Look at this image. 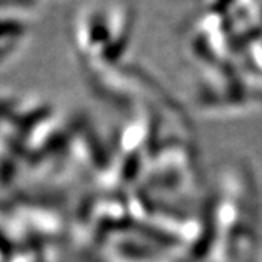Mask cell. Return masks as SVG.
Masks as SVG:
<instances>
[{
  "mask_svg": "<svg viewBox=\"0 0 262 262\" xmlns=\"http://www.w3.org/2000/svg\"><path fill=\"white\" fill-rule=\"evenodd\" d=\"M133 27L135 13L128 7L87 8L76 24L78 46L90 59L117 62L129 45Z\"/></svg>",
  "mask_w": 262,
  "mask_h": 262,
  "instance_id": "1",
  "label": "cell"
},
{
  "mask_svg": "<svg viewBox=\"0 0 262 262\" xmlns=\"http://www.w3.org/2000/svg\"><path fill=\"white\" fill-rule=\"evenodd\" d=\"M29 24L21 13H2V36H0V54L2 62L7 63L10 57L19 51L29 35Z\"/></svg>",
  "mask_w": 262,
  "mask_h": 262,
  "instance_id": "2",
  "label": "cell"
},
{
  "mask_svg": "<svg viewBox=\"0 0 262 262\" xmlns=\"http://www.w3.org/2000/svg\"><path fill=\"white\" fill-rule=\"evenodd\" d=\"M38 0H0L2 13H27L30 11Z\"/></svg>",
  "mask_w": 262,
  "mask_h": 262,
  "instance_id": "3",
  "label": "cell"
}]
</instances>
